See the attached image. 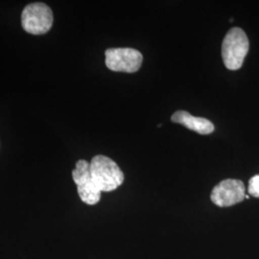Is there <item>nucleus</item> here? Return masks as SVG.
I'll return each mask as SVG.
<instances>
[{
  "label": "nucleus",
  "instance_id": "2",
  "mask_svg": "<svg viewBox=\"0 0 259 259\" xmlns=\"http://www.w3.org/2000/svg\"><path fill=\"white\" fill-rule=\"evenodd\" d=\"M249 38L241 28H232L226 35L222 44L224 65L230 70L240 69L249 52Z\"/></svg>",
  "mask_w": 259,
  "mask_h": 259
},
{
  "label": "nucleus",
  "instance_id": "5",
  "mask_svg": "<svg viewBox=\"0 0 259 259\" xmlns=\"http://www.w3.org/2000/svg\"><path fill=\"white\" fill-rule=\"evenodd\" d=\"M72 178L77 185V191L80 199L84 204L93 205L101 199V191L93 182L90 170V162L80 159L76 162V167L72 171Z\"/></svg>",
  "mask_w": 259,
  "mask_h": 259
},
{
  "label": "nucleus",
  "instance_id": "3",
  "mask_svg": "<svg viewBox=\"0 0 259 259\" xmlns=\"http://www.w3.org/2000/svg\"><path fill=\"white\" fill-rule=\"evenodd\" d=\"M54 22L51 8L42 2L28 4L21 14V25L29 34L44 35L51 29Z\"/></svg>",
  "mask_w": 259,
  "mask_h": 259
},
{
  "label": "nucleus",
  "instance_id": "7",
  "mask_svg": "<svg viewBox=\"0 0 259 259\" xmlns=\"http://www.w3.org/2000/svg\"><path fill=\"white\" fill-rule=\"evenodd\" d=\"M172 122L184 125L187 129L194 131L200 135H209L214 132V125L212 122L203 118L191 115L185 111H178L171 117Z\"/></svg>",
  "mask_w": 259,
  "mask_h": 259
},
{
  "label": "nucleus",
  "instance_id": "8",
  "mask_svg": "<svg viewBox=\"0 0 259 259\" xmlns=\"http://www.w3.org/2000/svg\"><path fill=\"white\" fill-rule=\"evenodd\" d=\"M248 191L251 196L259 198V175L252 177L249 182Z\"/></svg>",
  "mask_w": 259,
  "mask_h": 259
},
{
  "label": "nucleus",
  "instance_id": "1",
  "mask_svg": "<svg viewBox=\"0 0 259 259\" xmlns=\"http://www.w3.org/2000/svg\"><path fill=\"white\" fill-rule=\"evenodd\" d=\"M90 170L93 182L101 192L113 191L124 182V173L117 163L106 156L98 155L93 157Z\"/></svg>",
  "mask_w": 259,
  "mask_h": 259
},
{
  "label": "nucleus",
  "instance_id": "6",
  "mask_svg": "<svg viewBox=\"0 0 259 259\" xmlns=\"http://www.w3.org/2000/svg\"><path fill=\"white\" fill-rule=\"evenodd\" d=\"M246 187L242 181L224 180L213 188L210 195L212 203L220 207H229L241 203L246 198Z\"/></svg>",
  "mask_w": 259,
  "mask_h": 259
},
{
  "label": "nucleus",
  "instance_id": "4",
  "mask_svg": "<svg viewBox=\"0 0 259 259\" xmlns=\"http://www.w3.org/2000/svg\"><path fill=\"white\" fill-rule=\"evenodd\" d=\"M106 65L116 72L135 73L139 71L143 62V56L134 48H110L105 52Z\"/></svg>",
  "mask_w": 259,
  "mask_h": 259
}]
</instances>
